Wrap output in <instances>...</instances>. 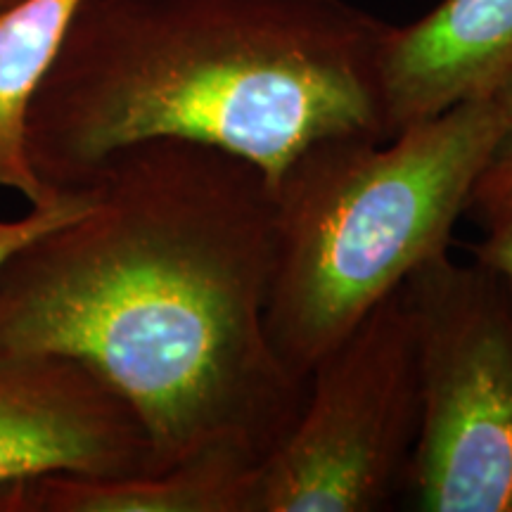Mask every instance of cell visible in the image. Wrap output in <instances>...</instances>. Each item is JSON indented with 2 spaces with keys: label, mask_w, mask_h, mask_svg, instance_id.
<instances>
[{
  "label": "cell",
  "mask_w": 512,
  "mask_h": 512,
  "mask_svg": "<svg viewBox=\"0 0 512 512\" xmlns=\"http://www.w3.org/2000/svg\"><path fill=\"white\" fill-rule=\"evenodd\" d=\"M83 185L91 207L0 268V354L91 368L143 422L157 472L216 446L268 458L306 396L266 330L271 181L221 147L155 138Z\"/></svg>",
  "instance_id": "cell-1"
},
{
  "label": "cell",
  "mask_w": 512,
  "mask_h": 512,
  "mask_svg": "<svg viewBox=\"0 0 512 512\" xmlns=\"http://www.w3.org/2000/svg\"><path fill=\"white\" fill-rule=\"evenodd\" d=\"M392 24L347 0H83L27 117L48 188L155 138L245 157L275 185L299 152L384 136Z\"/></svg>",
  "instance_id": "cell-2"
},
{
  "label": "cell",
  "mask_w": 512,
  "mask_h": 512,
  "mask_svg": "<svg viewBox=\"0 0 512 512\" xmlns=\"http://www.w3.org/2000/svg\"><path fill=\"white\" fill-rule=\"evenodd\" d=\"M505 121L489 93L392 138H320L292 159L273 185L266 330L294 377L306 380L415 268L446 252Z\"/></svg>",
  "instance_id": "cell-3"
},
{
  "label": "cell",
  "mask_w": 512,
  "mask_h": 512,
  "mask_svg": "<svg viewBox=\"0 0 512 512\" xmlns=\"http://www.w3.org/2000/svg\"><path fill=\"white\" fill-rule=\"evenodd\" d=\"M420 430L403 489L422 512H512V290L441 252L403 280Z\"/></svg>",
  "instance_id": "cell-4"
},
{
  "label": "cell",
  "mask_w": 512,
  "mask_h": 512,
  "mask_svg": "<svg viewBox=\"0 0 512 512\" xmlns=\"http://www.w3.org/2000/svg\"><path fill=\"white\" fill-rule=\"evenodd\" d=\"M418 430V349L399 287L311 368L302 411L261 463L252 512L389 508Z\"/></svg>",
  "instance_id": "cell-5"
},
{
  "label": "cell",
  "mask_w": 512,
  "mask_h": 512,
  "mask_svg": "<svg viewBox=\"0 0 512 512\" xmlns=\"http://www.w3.org/2000/svg\"><path fill=\"white\" fill-rule=\"evenodd\" d=\"M143 422L69 356L0 354V489L43 475H152Z\"/></svg>",
  "instance_id": "cell-6"
},
{
  "label": "cell",
  "mask_w": 512,
  "mask_h": 512,
  "mask_svg": "<svg viewBox=\"0 0 512 512\" xmlns=\"http://www.w3.org/2000/svg\"><path fill=\"white\" fill-rule=\"evenodd\" d=\"M512 69V0H441L389 29L382 53L384 136L494 93Z\"/></svg>",
  "instance_id": "cell-7"
},
{
  "label": "cell",
  "mask_w": 512,
  "mask_h": 512,
  "mask_svg": "<svg viewBox=\"0 0 512 512\" xmlns=\"http://www.w3.org/2000/svg\"><path fill=\"white\" fill-rule=\"evenodd\" d=\"M264 460L216 446L152 475H43L3 486L0 512H252Z\"/></svg>",
  "instance_id": "cell-8"
},
{
  "label": "cell",
  "mask_w": 512,
  "mask_h": 512,
  "mask_svg": "<svg viewBox=\"0 0 512 512\" xmlns=\"http://www.w3.org/2000/svg\"><path fill=\"white\" fill-rule=\"evenodd\" d=\"M81 3L17 0L0 8V188L19 192L29 207L62 192L43 185L31 169L27 117Z\"/></svg>",
  "instance_id": "cell-9"
},
{
  "label": "cell",
  "mask_w": 512,
  "mask_h": 512,
  "mask_svg": "<svg viewBox=\"0 0 512 512\" xmlns=\"http://www.w3.org/2000/svg\"><path fill=\"white\" fill-rule=\"evenodd\" d=\"M91 202V188L88 185H79V188L62 190L55 200L31 207L29 214L22 216V219H0V268L5 266V261L19 247H24L29 240L38 238V235L48 233V230L62 226L69 219H76V216L91 207Z\"/></svg>",
  "instance_id": "cell-10"
},
{
  "label": "cell",
  "mask_w": 512,
  "mask_h": 512,
  "mask_svg": "<svg viewBox=\"0 0 512 512\" xmlns=\"http://www.w3.org/2000/svg\"><path fill=\"white\" fill-rule=\"evenodd\" d=\"M498 98H501L503 107H505V131L501 140H498L494 155H491V162L486 166V171L479 178L475 185V192H472L470 207L484 197H489L491 192L505 188V185L512 183V69L508 76L498 83V88L494 91Z\"/></svg>",
  "instance_id": "cell-11"
},
{
  "label": "cell",
  "mask_w": 512,
  "mask_h": 512,
  "mask_svg": "<svg viewBox=\"0 0 512 512\" xmlns=\"http://www.w3.org/2000/svg\"><path fill=\"white\" fill-rule=\"evenodd\" d=\"M489 233L475 247V261L494 271L512 290V211L486 219Z\"/></svg>",
  "instance_id": "cell-12"
},
{
  "label": "cell",
  "mask_w": 512,
  "mask_h": 512,
  "mask_svg": "<svg viewBox=\"0 0 512 512\" xmlns=\"http://www.w3.org/2000/svg\"><path fill=\"white\" fill-rule=\"evenodd\" d=\"M470 209L479 211V216L482 219H491V216H498V214H508L512 211V183L505 185V188L491 192L489 197H484V200H479L472 204Z\"/></svg>",
  "instance_id": "cell-13"
},
{
  "label": "cell",
  "mask_w": 512,
  "mask_h": 512,
  "mask_svg": "<svg viewBox=\"0 0 512 512\" xmlns=\"http://www.w3.org/2000/svg\"><path fill=\"white\" fill-rule=\"evenodd\" d=\"M12 3H17V0H0V8H8Z\"/></svg>",
  "instance_id": "cell-14"
}]
</instances>
